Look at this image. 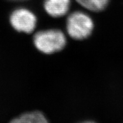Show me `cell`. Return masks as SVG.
<instances>
[{
	"instance_id": "1",
	"label": "cell",
	"mask_w": 123,
	"mask_h": 123,
	"mask_svg": "<svg viewBox=\"0 0 123 123\" xmlns=\"http://www.w3.org/2000/svg\"><path fill=\"white\" fill-rule=\"evenodd\" d=\"M33 43L39 51L50 55L64 48L66 44V38L61 30L49 29L36 33L33 37Z\"/></svg>"
},
{
	"instance_id": "2",
	"label": "cell",
	"mask_w": 123,
	"mask_h": 123,
	"mask_svg": "<svg viewBox=\"0 0 123 123\" xmlns=\"http://www.w3.org/2000/svg\"><path fill=\"white\" fill-rule=\"evenodd\" d=\"M94 29V23L88 14L82 11L72 12L66 20V30L72 38L83 40L90 36Z\"/></svg>"
},
{
	"instance_id": "3",
	"label": "cell",
	"mask_w": 123,
	"mask_h": 123,
	"mask_svg": "<svg viewBox=\"0 0 123 123\" xmlns=\"http://www.w3.org/2000/svg\"><path fill=\"white\" fill-rule=\"evenodd\" d=\"M9 22L16 31L30 33L36 28L37 18L30 9L19 8L12 11L9 16Z\"/></svg>"
},
{
	"instance_id": "4",
	"label": "cell",
	"mask_w": 123,
	"mask_h": 123,
	"mask_svg": "<svg viewBox=\"0 0 123 123\" xmlns=\"http://www.w3.org/2000/svg\"><path fill=\"white\" fill-rule=\"evenodd\" d=\"M70 3V0H45L44 8L49 15L59 18L68 12Z\"/></svg>"
},
{
	"instance_id": "5",
	"label": "cell",
	"mask_w": 123,
	"mask_h": 123,
	"mask_svg": "<svg viewBox=\"0 0 123 123\" xmlns=\"http://www.w3.org/2000/svg\"><path fill=\"white\" fill-rule=\"evenodd\" d=\"M109 0H76L79 4L92 11H103L108 6Z\"/></svg>"
},
{
	"instance_id": "6",
	"label": "cell",
	"mask_w": 123,
	"mask_h": 123,
	"mask_svg": "<svg viewBox=\"0 0 123 123\" xmlns=\"http://www.w3.org/2000/svg\"><path fill=\"white\" fill-rule=\"evenodd\" d=\"M19 118L23 123H49L44 114L38 111L24 113Z\"/></svg>"
},
{
	"instance_id": "7",
	"label": "cell",
	"mask_w": 123,
	"mask_h": 123,
	"mask_svg": "<svg viewBox=\"0 0 123 123\" xmlns=\"http://www.w3.org/2000/svg\"><path fill=\"white\" fill-rule=\"evenodd\" d=\"M9 123H23L22 122V121L21 120V119L19 118V117H16V118L13 119L12 120H11Z\"/></svg>"
},
{
	"instance_id": "8",
	"label": "cell",
	"mask_w": 123,
	"mask_h": 123,
	"mask_svg": "<svg viewBox=\"0 0 123 123\" xmlns=\"http://www.w3.org/2000/svg\"><path fill=\"white\" fill-rule=\"evenodd\" d=\"M96 123L93 121H85V122H83V123Z\"/></svg>"
},
{
	"instance_id": "9",
	"label": "cell",
	"mask_w": 123,
	"mask_h": 123,
	"mask_svg": "<svg viewBox=\"0 0 123 123\" xmlns=\"http://www.w3.org/2000/svg\"><path fill=\"white\" fill-rule=\"evenodd\" d=\"M8 1H25V0H8Z\"/></svg>"
}]
</instances>
